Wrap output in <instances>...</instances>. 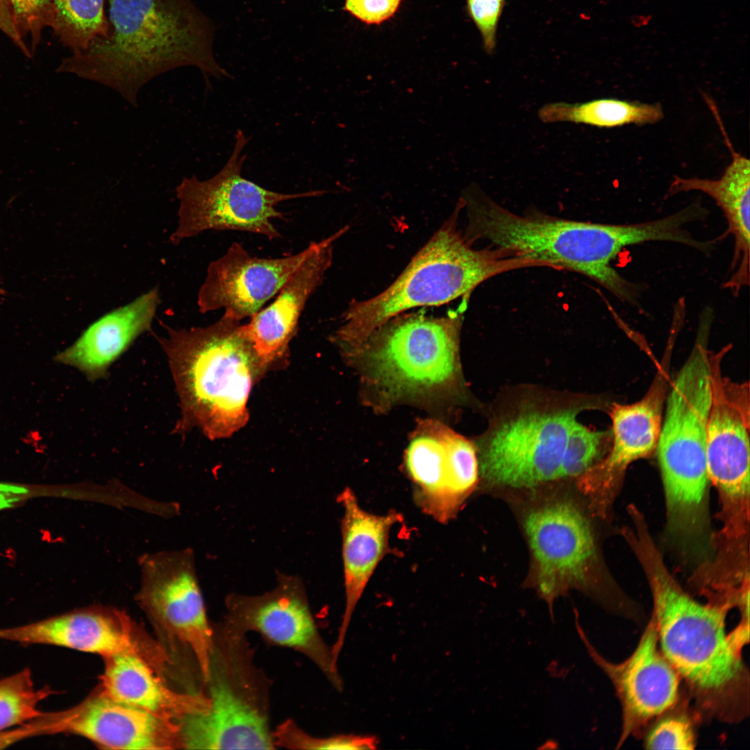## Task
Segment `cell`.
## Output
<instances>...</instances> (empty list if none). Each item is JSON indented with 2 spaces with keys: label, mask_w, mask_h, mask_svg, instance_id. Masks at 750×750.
Returning <instances> with one entry per match:
<instances>
[{
  "label": "cell",
  "mask_w": 750,
  "mask_h": 750,
  "mask_svg": "<svg viewBox=\"0 0 750 750\" xmlns=\"http://www.w3.org/2000/svg\"><path fill=\"white\" fill-rule=\"evenodd\" d=\"M110 30L63 58L58 72L99 83L137 106L142 87L172 69L193 66L228 77L212 51L215 26L191 0H108Z\"/></svg>",
  "instance_id": "cell-1"
},
{
  "label": "cell",
  "mask_w": 750,
  "mask_h": 750,
  "mask_svg": "<svg viewBox=\"0 0 750 750\" xmlns=\"http://www.w3.org/2000/svg\"><path fill=\"white\" fill-rule=\"evenodd\" d=\"M653 600L660 649L705 718L739 722L749 711V673L726 631L730 607L694 599L668 571L649 532L632 538Z\"/></svg>",
  "instance_id": "cell-2"
},
{
  "label": "cell",
  "mask_w": 750,
  "mask_h": 750,
  "mask_svg": "<svg viewBox=\"0 0 750 750\" xmlns=\"http://www.w3.org/2000/svg\"><path fill=\"white\" fill-rule=\"evenodd\" d=\"M465 238L544 267L566 269L599 283L621 301L635 304L640 289L615 270L610 262L626 247L647 242H673V219L665 217L632 224L565 219L535 210L524 215L502 207L476 185L465 190Z\"/></svg>",
  "instance_id": "cell-3"
},
{
  "label": "cell",
  "mask_w": 750,
  "mask_h": 750,
  "mask_svg": "<svg viewBox=\"0 0 750 750\" xmlns=\"http://www.w3.org/2000/svg\"><path fill=\"white\" fill-rule=\"evenodd\" d=\"M159 338L180 400L176 428L226 438L247 422L253 386L266 372L240 321L225 315L206 327L167 328Z\"/></svg>",
  "instance_id": "cell-4"
},
{
  "label": "cell",
  "mask_w": 750,
  "mask_h": 750,
  "mask_svg": "<svg viewBox=\"0 0 750 750\" xmlns=\"http://www.w3.org/2000/svg\"><path fill=\"white\" fill-rule=\"evenodd\" d=\"M457 212L388 288L370 299L349 303L333 336L344 353L357 350L375 331L406 310L446 303L502 273L541 267L538 262L496 249H474L457 229Z\"/></svg>",
  "instance_id": "cell-5"
},
{
  "label": "cell",
  "mask_w": 750,
  "mask_h": 750,
  "mask_svg": "<svg viewBox=\"0 0 750 750\" xmlns=\"http://www.w3.org/2000/svg\"><path fill=\"white\" fill-rule=\"evenodd\" d=\"M503 398L475 443L479 472L493 483L529 488L558 480L568 435L594 396L523 388Z\"/></svg>",
  "instance_id": "cell-6"
},
{
  "label": "cell",
  "mask_w": 750,
  "mask_h": 750,
  "mask_svg": "<svg viewBox=\"0 0 750 750\" xmlns=\"http://www.w3.org/2000/svg\"><path fill=\"white\" fill-rule=\"evenodd\" d=\"M462 316L399 315L345 355L367 385L388 403L456 394L462 388Z\"/></svg>",
  "instance_id": "cell-7"
},
{
  "label": "cell",
  "mask_w": 750,
  "mask_h": 750,
  "mask_svg": "<svg viewBox=\"0 0 750 750\" xmlns=\"http://www.w3.org/2000/svg\"><path fill=\"white\" fill-rule=\"evenodd\" d=\"M214 631L208 707L178 723L181 748L276 749L268 716L267 688L253 665L244 635Z\"/></svg>",
  "instance_id": "cell-8"
},
{
  "label": "cell",
  "mask_w": 750,
  "mask_h": 750,
  "mask_svg": "<svg viewBox=\"0 0 750 750\" xmlns=\"http://www.w3.org/2000/svg\"><path fill=\"white\" fill-rule=\"evenodd\" d=\"M701 322L694 347L671 385L656 451L665 503L688 511L708 499L706 425L711 397L708 341Z\"/></svg>",
  "instance_id": "cell-9"
},
{
  "label": "cell",
  "mask_w": 750,
  "mask_h": 750,
  "mask_svg": "<svg viewBox=\"0 0 750 750\" xmlns=\"http://www.w3.org/2000/svg\"><path fill=\"white\" fill-rule=\"evenodd\" d=\"M235 139L230 158L215 176L204 181L195 175L184 177L176 187L179 206L177 226L169 238L172 244L209 230L241 231L278 239L281 235L272 220L284 219L276 208L278 203L325 192L280 193L244 178L241 172L246 155L242 151L249 140L240 129Z\"/></svg>",
  "instance_id": "cell-10"
},
{
  "label": "cell",
  "mask_w": 750,
  "mask_h": 750,
  "mask_svg": "<svg viewBox=\"0 0 750 750\" xmlns=\"http://www.w3.org/2000/svg\"><path fill=\"white\" fill-rule=\"evenodd\" d=\"M139 606L162 639L174 650L183 649L194 660L201 679L210 674L214 647L211 627L189 549L144 554L139 559Z\"/></svg>",
  "instance_id": "cell-11"
},
{
  "label": "cell",
  "mask_w": 750,
  "mask_h": 750,
  "mask_svg": "<svg viewBox=\"0 0 750 750\" xmlns=\"http://www.w3.org/2000/svg\"><path fill=\"white\" fill-rule=\"evenodd\" d=\"M729 345L709 351L711 397L706 425L710 483L717 490L719 512L738 516L749 510V385L722 373Z\"/></svg>",
  "instance_id": "cell-12"
},
{
  "label": "cell",
  "mask_w": 750,
  "mask_h": 750,
  "mask_svg": "<svg viewBox=\"0 0 750 750\" xmlns=\"http://www.w3.org/2000/svg\"><path fill=\"white\" fill-rule=\"evenodd\" d=\"M0 640L62 647L103 658L134 653L162 676L172 667L170 654L160 642L125 612L111 606H92L22 626L1 628Z\"/></svg>",
  "instance_id": "cell-13"
},
{
  "label": "cell",
  "mask_w": 750,
  "mask_h": 750,
  "mask_svg": "<svg viewBox=\"0 0 750 750\" xmlns=\"http://www.w3.org/2000/svg\"><path fill=\"white\" fill-rule=\"evenodd\" d=\"M222 624L245 635L255 631L271 644L288 647L312 661L338 689L342 688L331 649L312 617L304 584L299 577L278 573L276 586L262 594H229Z\"/></svg>",
  "instance_id": "cell-14"
},
{
  "label": "cell",
  "mask_w": 750,
  "mask_h": 750,
  "mask_svg": "<svg viewBox=\"0 0 750 750\" xmlns=\"http://www.w3.org/2000/svg\"><path fill=\"white\" fill-rule=\"evenodd\" d=\"M405 465L418 503L440 522L456 515L478 479L475 443L435 419L417 423Z\"/></svg>",
  "instance_id": "cell-15"
},
{
  "label": "cell",
  "mask_w": 750,
  "mask_h": 750,
  "mask_svg": "<svg viewBox=\"0 0 750 750\" xmlns=\"http://www.w3.org/2000/svg\"><path fill=\"white\" fill-rule=\"evenodd\" d=\"M525 529L534 560L535 587L547 603L553 623L556 599L570 589L588 588V575L596 559L593 533L581 511L567 502L534 510Z\"/></svg>",
  "instance_id": "cell-16"
},
{
  "label": "cell",
  "mask_w": 750,
  "mask_h": 750,
  "mask_svg": "<svg viewBox=\"0 0 750 750\" xmlns=\"http://www.w3.org/2000/svg\"><path fill=\"white\" fill-rule=\"evenodd\" d=\"M574 625L592 660L612 683L622 707L619 747L677 703L680 677L662 653L652 617L631 655L619 663L603 657L588 639L574 610Z\"/></svg>",
  "instance_id": "cell-17"
},
{
  "label": "cell",
  "mask_w": 750,
  "mask_h": 750,
  "mask_svg": "<svg viewBox=\"0 0 750 750\" xmlns=\"http://www.w3.org/2000/svg\"><path fill=\"white\" fill-rule=\"evenodd\" d=\"M660 367L639 401L610 406L611 444L605 456L579 478V485L592 499L599 513L607 512L620 490L626 472L633 462L656 449L667 389V365Z\"/></svg>",
  "instance_id": "cell-18"
},
{
  "label": "cell",
  "mask_w": 750,
  "mask_h": 750,
  "mask_svg": "<svg viewBox=\"0 0 750 750\" xmlns=\"http://www.w3.org/2000/svg\"><path fill=\"white\" fill-rule=\"evenodd\" d=\"M311 242L303 251L288 256H254L233 242L220 258L212 261L197 294L199 311L224 309V315L241 321L258 312L279 292L300 265L319 246Z\"/></svg>",
  "instance_id": "cell-19"
},
{
  "label": "cell",
  "mask_w": 750,
  "mask_h": 750,
  "mask_svg": "<svg viewBox=\"0 0 750 750\" xmlns=\"http://www.w3.org/2000/svg\"><path fill=\"white\" fill-rule=\"evenodd\" d=\"M55 734L77 735L112 749H180L177 724L118 701L98 688L83 701L53 712Z\"/></svg>",
  "instance_id": "cell-20"
},
{
  "label": "cell",
  "mask_w": 750,
  "mask_h": 750,
  "mask_svg": "<svg viewBox=\"0 0 750 750\" xmlns=\"http://www.w3.org/2000/svg\"><path fill=\"white\" fill-rule=\"evenodd\" d=\"M347 230L344 227L320 240L318 248L296 269L275 300L244 325L258 360L267 372L283 361L306 304L322 284L333 260V244Z\"/></svg>",
  "instance_id": "cell-21"
},
{
  "label": "cell",
  "mask_w": 750,
  "mask_h": 750,
  "mask_svg": "<svg viewBox=\"0 0 750 750\" xmlns=\"http://www.w3.org/2000/svg\"><path fill=\"white\" fill-rule=\"evenodd\" d=\"M338 500L343 508L341 530L345 608L338 638L331 649L335 663L338 662L358 602L378 562L388 551L391 528L401 518L396 511L383 515L365 511L349 488L344 489Z\"/></svg>",
  "instance_id": "cell-22"
},
{
  "label": "cell",
  "mask_w": 750,
  "mask_h": 750,
  "mask_svg": "<svg viewBox=\"0 0 750 750\" xmlns=\"http://www.w3.org/2000/svg\"><path fill=\"white\" fill-rule=\"evenodd\" d=\"M160 303L159 290L154 288L106 313L56 360L77 368L90 381L105 377L110 365L140 335L150 330Z\"/></svg>",
  "instance_id": "cell-23"
},
{
  "label": "cell",
  "mask_w": 750,
  "mask_h": 750,
  "mask_svg": "<svg viewBox=\"0 0 750 750\" xmlns=\"http://www.w3.org/2000/svg\"><path fill=\"white\" fill-rule=\"evenodd\" d=\"M103 660L98 688L115 700L177 724L184 717L203 712L208 707L204 693L169 688L166 680L137 654L119 653Z\"/></svg>",
  "instance_id": "cell-24"
},
{
  "label": "cell",
  "mask_w": 750,
  "mask_h": 750,
  "mask_svg": "<svg viewBox=\"0 0 750 750\" xmlns=\"http://www.w3.org/2000/svg\"><path fill=\"white\" fill-rule=\"evenodd\" d=\"M732 161L722 176L716 180L675 177L669 188L672 195L681 192L698 190L712 197L726 218L728 230L734 238L731 274L724 288L738 294L749 283L750 245V162L736 153L728 140Z\"/></svg>",
  "instance_id": "cell-25"
},
{
  "label": "cell",
  "mask_w": 750,
  "mask_h": 750,
  "mask_svg": "<svg viewBox=\"0 0 750 750\" xmlns=\"http://www.w3.org/2000/svg\"><path fill=\"white\" fill-rule=\"evenodd\" d=\"M538 116L544 123L573 122L601 128L655 123L663 117L662 107L612 98L583 103L554 102L543 106Z\"/></svg>",
  "instance_id": "cell-26"
},
{
  "label": "cell",
  "mask_w": 750,
  "mask_h": 750,
  "mask_svg": "<svg viewBox=\"0 0 750 750\" xmlns=\"http://www.w3.org/2000/svg\"><path fill=\"white\" fill-rule=\"evenodd\" d=\"M53 33L72 53L83 51L92 42L106 38L110 30L104 0H51Z\"/></svg>",
  "instance_id": "cell-27"
},
{
  "label": "cell",
  "mask_w": 750,
  "mask_h": 750,
  "mask_svg": "<svg viewBox=\"0 0 750 750\" xmlns=\"http://www.w3.org/2000/svg\"><path fill=\"white\" fill-rule=\"evenodd\" d=\"M52 693L49 687L36 688L28 667L1 679L0 733L42 717L39 704Z\"/></svg>",
  "instance_id": "cell-28"
},
{
  "label": "cell",
  "mask_w": 750,
  "mask_h": 750,
  "mask_svg": "<svg viewBox=\"0 0 750 750\" xmlns=\"http://www.w3.org/2000/svg\"><path fill=\"white\" fill-rule=\"evenodd\" d=\"M611 431H597L576 422L565 444L558 479L579 478L599 462L611 444Z\"/></svg>",
  "instance_id": "cell-29"
},
{
  "label": "cell",
  "mask_w": 750,
  "mask_h": 750,
  "mask_svg": "<svg viewBox=\"0 0 750 750\" xmlns=\"http://www.w3.org/2000/svg\"><path fill=\"white\" fill-rule=\"evenodd\" d=\"M275 747L290 749L369 750L376 747L372 735H336L326 738L314 737L299 728L291 719L279 724L272 731Z\"/></svg>",
  "instance_id": "cell-30"
},
{
  "label": "cell",
  "mask_w": 750,
  "mask_h": 750,
  "mask_svg": "<svg viewBox=\"0 0 750 750\" xmlns=\"http://www.w3.org/2000/svg\"><path fill=\"white\" fill-rule=\"evenodd\" d=\"M695 737L692 724L683 713L660 718L649 731L644 740L648 749H693Z\"/></svg>",
  "instance_id": "cell-31"
},
{
  "label": "cell",
  "mask_w": 750,
  "mask_h": 750,
  "mask_svg": "<svg viewBox=\"0 0 750 750\" xmlns=\"http://www.w3.org/2000/svg\"><path fill=\"white\" fill-rule=\"evenodd\" d=\"M16 27L24 39L29 35L31 51H35L47 27L52 28L54 10L51 0H10Z\"/></svg>",
  "instance_id": "cell-32"
},
{
  "label": "cell",
  "mask_w": 750,
  "mask_h": 750,
  "mask_svg": "<svg viewBox=\"0 0 750 750\" xmlns=\"http://www.w3.org/2000/svg\"><path fill=\"white\" fill-rule=\"evenodd\" d=\"M505 0H467V12L479 31L485 51L495 50L497 31Z\"/></svg>",
  "instance_id": "cell-33"
},
{
  "label": "cell",
  "mask_w": 750,
  "mask_h": 750,
  "mask_svg": "<svg viewBox=\"0 0 750 750\" xmlns=\"http://www.w3.org/2000/svg\"><path fill=\"white\" fill-rule=\"evenodd\" d=\"M401 0H345L344 10L367 24H380L390 18Z\"/></svg>",
  "instance_id": "cell-34"
},
{
  "label": "cell",
  "mask_w": 750,
  "mask_h": 750,
  "mask_svg": "<svg viewBox=\"0 0 750 750\" xmlns=\"http://www.w3.org/2000/svg\"><path fill=\"white\" fill-rule=\"evenodd\" d=\"M0 31L28 58L33 56L19 34L14 19L10 0H0Z\"/></svg>",
  "instance_id": "cell-35"
},
{
  "label": "cell",
  "mask_w": 750,
  "mask_h": 750,
  "mask_svg": "<svg viewBox=\"0 0 750 750\" xmlns=\"http://www.w3.org/2000/svg\"><path fill=\"white\" fill-rule=\"evenodd\" d=\"M33 487L23 484L0 483V510L12 508L24 500L39 494Z\"/></svg>",
  "instance_id": "cell-36"
},
{
  "label": "cell",
  "mask_w": 750,
  "mask_h": 750,
  "mask_svg": "<svg viewBox=\"0 0 750 750\" xmlns=\"http://www.w3.org/2000/svg\"><path fill=\"white\" fill-rule=\"evenodd\" d=\"M40 728L35 722H28L15 729L0 733V749L24 739L40 735Z\"/></svg>",
  "instance_id": "cell-37"
},
{
  "label": "cell",
  "mask_w": 750,
  "mask_h": 750,
  "mask_svg": "<svg viewBox=\"0 0 750 750\" xmlns=\"http://www.w3.org/2000/svg\"><path fill=\"white\" fill-rule=\"evenodd\" d=\"M650 19V15H636L631 17L630 22L634 27L641 28L647 26Z\"/></svg>",
  "instance_id": "cell-38"
},
{
  "label": "cell",
  "mask_w": 750,
  "mask_h": 750,
  "mask_svg": "<svg viewBox=\"0 0 750 750\" xmlns=\"http://www.w3.org/2000/svg\"><path fill=\"white\" fill-rule=\"evenodd\" d=\"M0 280H1V277H0ZM5 293H6V292L4 290V288H3L2 284L0 282V298L2 297L5 294Z\"/></svg>",
  "instance_id": "cell-39"
}]
</instances>
